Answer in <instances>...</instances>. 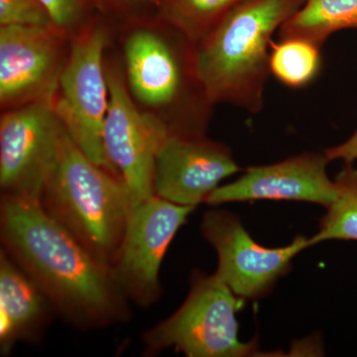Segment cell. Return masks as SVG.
<instances>
[{
    "mask_svg": "<svg viewBox=\"0 0 357 357\" xmlns=\"http://www.w3.org/2000/svg\"><path fill=\"white\" fill-rule=\"evenodd\" d=\"M0 236L4 250L74 325L103 328L128 319V297L112 268L47 215L38 201L1 196Z\"/></svg>",
    "mask_w": 357,
    "mask_h": 357,
    "instance_id": "obj_1",
    "label": "cell"
},
{
    "mask_svg": "<svg viewBox=\"0 0 357 357\" xmlns=\"http://www.w3.org/2000/svg\"><path fill=\"white\" fill-rule=\"evenodd\" d=\"M119 25V62L136 105L171 135H206L213 105L199 79L196 44L159 16Z\"/></svg>",
    "mask_w": 357,
    "mask_h": 357,
    "instance_id": "obj_2",
    "label": "cell"
},
{
    "mask_svg": "<svg viewBox=\"0 0 357 357\" xmlns=\"http://www.w3.org/2000/svg\"><path fill=\"white\" fill-rule=\"evenodd\" d=\"M306 0H245L196 45L197 68L213 105L262 112L275 33Z\"/></svg>",
    "mask_w": 357,
    "mask_h": 357,
    "instance_id": "obj_3",
    "label": "cell"
},
{
    "mask_svg": "<svg viewBox=\"0 0 357 357\" xmlns=\"http://www.w3.org/2000/svg\"><path fill=\"white\" fill-rule=\"evenodd\" d=\"M39 203L93 257L112 266L130 211L128 188L91 161L65 128Z\"/></svg>",
    "mask_w": 357,
    "mask_h": 357,
    "instance_id": "obj_4",
    "label": "cell"
},
{
    "mask_svg": "<svg viewBox=\"0 0 357 357\" xmlns=\"http://www.w3.org/2000/svg\"><path fill=\"white\" fill-rule=\"evenodd\" d=\"M112 42V28L109 18L103 15L91 20L70 39L69 55L52 107L79 149L91 161L119 177L105 156L102 143L109 107L105 57Z\"/></svg>",
    "mask_w": 357,
    "mask_h": 357,
    "instance_id": "obj_5",
    "label": "cell"
},
{
    "mask_svg": "<svg viewBox=\"0 0 357 357\" xmlns=\"http://www.w3.org/2000/svg\"><path fill=\"white\" fill-rule=\"evenodd\" d=\"M245 305L217 276L196 271L187 299L168 319L142 335L148 354L173 347L188 357H241L257 354L256 340L238 337L236 314Z\"/></svg>",
    "mask_w": 357,
    "mask_h": 357,
    "instance_id": "obj_6",
    "label": "cell"
},
{
    "mask_svg": "<svg viewBox=\"0 0 357 357\" xmlns=\"http://www.w3.org/2000/svg\"><path fill=\"white\" fill-rule=\"evenodd\" d=\"M109 107L102 129L105 156L123 181L131 206L154 196L155 158L170 135L154 115L141 109L129 93L121 62L105 57Z\"/></svg>",
    "mask_w": 357,
    "mask_h": 357,
    "instance_id": "obj_7",
    "label": "cell"
},
{
    "mask_svg": "<svg viewBox=\"0 0 357 357\" xmlns=\"http://www.w3.org/2000/svg\"><path fill=\"white\" fill-rule=\"evenodd\" d=\"M70 39L55 26H0V107L52 103Z\"/></svg>",
    "mask_w": 357,
    "mask_h": 357,
    "instance_id": "obj_8",
    "label": "cell"
},
{
    "mask_svg": "<svg viewBox=\"0 0 357 357\" xmlns=\"http://www.w3.org/2000/svg\"><path fill=\"white\" fill-rule=\"evenodd\" d=\"M195 208L155 195L131 206L121 245L110 266L128 299L142 307L158 299L159 270L164 256Z\"/></svg>",
    "mask_w": 357,
    "mask_h": 357,
    "instance_id": "obj_9",
    "label": "cell"
},
{
    "mask_svg": "<svg viewBox=\"0 0 357 357\" xmlns=\"http://www.w3.org/2000/svg\"><path fill=\"white\" fill-rule=\"evenodd\" d=\"M64 126L52 103L4 110L0 117L1 196L40 201Z\"/></svg>",
    "mask_w": 357,
    "mask_h": 357,
    "instance_id": "obj_10",
    "label": "cell"
},
{
    "mask_svg": "<svg viewBox=\"0 0 357 357\" xmlns=\"http://www.w3.org/2000/svg\"><path fill=\"white\" fill-rule=\"evenodd\" d=\"M202 231L218 253L215 275L238 297L256 300L271 292L276 282L290 272L292 260L311 248L310 238L298 236L284 248L256 243L236 215L225 211L204 215Z\"/></svg>",
    "mask_w": 357,
    "mask_h": 357,
    "instance_id": "obj_11",
    "label": "cell"
},
{
    "mask_svg": "<svg viewBox=\"0 0 357 357\" xmlns=\"http://www.w3.org/2000/svg\"><path fill=\"white\" fill-rule=\"evenodd\" d=\"M241 171L229 148L201 136L169 135L155 158V196L195 206Z\"/></svg>",
    "mask_w": 357,
    "mask_h": 357,
    "instance_id": "obj_12",
    "label": "cell"
},
{
    "mask_svg": "<svg viewBox=\"0 0 357 357\" xmlns=\"http://www.w3.org/2000/svg\"><path fill=\"white\" fill-rule=\"evenodd\" d=\"M328 163L323 152L297 155L271 165L249 167L234 182L218 187L204 203L285 199L328 208L337 199L335 180L326 174Z\"/></svg>",
    "mask_w": 357,
    "mask_h": 357,
    "instance_id": "obj_13",
    "label": "cell"
},
{
    "mask_svg": "<svg viewBox=\"0 0 357 357\" xmlns=\"http://www.w3.org/2000/svg\"><path fill=\"white\" fill-rule=\"evenodd\" d=\"M51 301L3 248L0 251V351L35 340L48 321Z\"/></svg>",
    "mask_w": 357,
    "mask_h": 357,
    "instance_id": "obj_14",
    "label": "cell"
},
{
    "mask_svg": "<svg viewBox=\"0 0 357 357\" xmlns=\"http://www.w3.org/2000/svg\"><path fill=\"white\" fill-rule=\"evenodd\" d=\"M357 29V0H306L279 29V38H302L323 47L332 35Z\"/></svg>",
    "mask_w": 357,
    "mask_h": 357,
    "instance_id": "obj_15",
    "label": "cell"
},
{
    "mask_svg": "<svg viewBox=\"0 0 357 357\" xmlns=\"http://www.w3.org/2000/svg\"><path fill=\"white\" fill-rule=\"evenodd\" d=\"M245 0H160L158 16L195 44Z\"/></svg>",
    "mask_w": 357,
    "mask_h": 357,
    "instance_id": "obj_16",
    "label": "cell"
},
{
    "mask_svg": "<svg viewBox=\"0 0 357 357\" xmlns=\"http://www.w3.org/2000/svg\"><path fill=\"white\" fill-rule=\"evenodd\" d=\"M270 72L289 88H305L312 83L323 66L321 48L302 38L280 39L272 43Z\"/></svg>",
    "mask_w": 357,
    "mask_h": 357,
    "instance_id": "obj_17",
    "label": "cell"
},
{
    "mask_svg": "<svg viewBox=\"0 0 357 357\" xmlns=\"http://www.w3.org/2000/svg\"><path fill=\"white\" fill-rule=\"evenodd\" d=\"M337 199L326 208L318 234L310 238V245L326 241H357V169L344 164L335 176Z\"/></svg>",
    "mask_w": 357,
    "mask_h": 357,
    "instance_id": "obj_18",
    "label": "cell"
},
{
    "mask_svg": "<svg viewBox=\"0 0 357 357\" xmlns=\"http://www.w3.org/2000/svg\"><path fill=\"white\" fill-rule=\"evenodd\" d=\"M39 2L53 25L70 38L91 20L103 15L100 0H39Z\"/></svg>",
    "mask_w": 357,
    "mask_h": 357,
    "instance_id": "obj_19",
    "label": "cell"
},
{
    "mask_svg": "<svg viewBox=\"0 0 357 357\" xmlns=\"http://www.w3.org/2000/svg\"><path fill=\"white\" fill-rule=\"evenodd\" d=\"M6 25L50 26L53 23L39 0H0V26Z\"/></svg>",
    "mask_w": 357,
    "mask_h": 357,
    "instance_id": "obj_20",
    "label": "cell"
},
{
    "mask_svg": "<svg viewBox=\"0 0 357 357\" xmlns=\"http://www.w3.org/2000/svg\"><path fill=\"white\" fill-rule=\"evenodd\" d=\"M103 15L117 23L158 16L160 0H100Z\"/></svg>",
    "mask_w": 357,
    "mask_h": 357,
    "instance_id": "obj_21",
    "label": "cell"
},
{
    "mask_svg": "<svg viewBox=\"0 0 357 357\" xmlns=\"http://www.w3.org/2000/svg\"><path fill=\"white\" fill-rule=\"evenodd\" d=\"M328 162L342 160L344 164H352L357 160V129L351 137L337 146L324 150Z\"/></svg>",
    "mask_w": 357,
    "mask_h": 357,
    "instance_id": "obj_22",
    "label": "cell"
}]
</instances>
